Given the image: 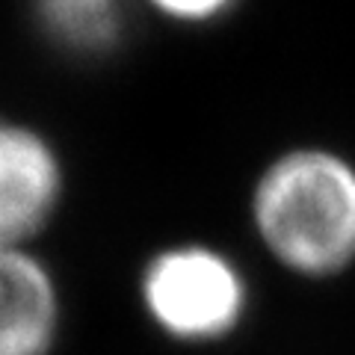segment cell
<instances>
[{"mask_svg": "<svg viewBox=\"0 0 355 355\" xmlns=\"http://www.w3.org/2000/svg\"><path fill=\"white\" fill-rule=\"evenodd\" d=\"M249 225L275 266L329 282L355 266V160L302 142L266 160L249 187Z\"/></svg>", "mask_w": 355, "mask_h": 355, "instance_id": "cell-1", "label": "cell"}, {"mask_svg": "<svg viewBox=\"0 0 355 355\" xmlns=\"http://www.w3.org/2000/svg\"><path fill=\"white\" fill-rule=\"evenodd\" d=\"M137 293L148 323L184 347H210L237 335L252 311L246 270L205 240L154 249L139 266Z\"/></svg>", "mask_w": 355, "mask_h": 355, "instance_id": "cell-2", "label": "cell"}, {"mask_svg": "<svg viewBox=\"0 0 355 355\" xmlns=\"http://www.w3.org/2000/svg\"><path fill=\"white\" fill-rule=\"evenodd\" d=\"M65 160L48 133L0 116V246H33L60 214Z\"/></svg>", "mask_w": 355, "mask_h": 355, "instance_id": "cell-3", "label": "cell"}, {"mask_svg": "<svg viewBox=\"0 0 355 355\" xmlns=\"http://www.w3.org/2000/svg\"><path fill=\"white\" fill-rule=\"evenodd\" d=\"M62 329V293L33 246H0V355H51Z\"/></svg>", "mask_w": 355, "mask_h": 355, "instance_id": "cell-4", "label": "cell"}, {"mask_svg": "<svg viewBox=\"0 0 355 355\" xmlns=\"http://www.w3.org/2000/svg\"><path fill=\"white\" fill-rule=\"evenodd\" d=\"M30 18L48 48L69 60L101 62L125 48L130 0H30Z\"/></svg>", "mask_w": 355, "mask_h": 355, "instance_id": "cell-5", "label": "cell"}, {"mask_svg": "<svg viewBox=\"0 0 355 355\" xmlns=\"http://www.w3.org/2000/svg\"><path fill=\"white\" fill-rule=\"evenodd\" d=\"M139 3L175 27H214L234 15L243 0H139Z\"/></svg>", "mask_w": 355, "mask_h": 355, "instance_id": "cell-6", "label": "cell"}]
</instances>
